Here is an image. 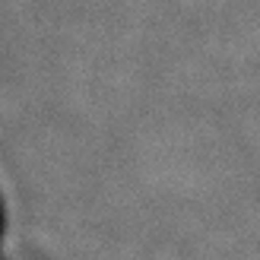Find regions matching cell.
<instances>
[{
  "mask_svg": "<svg viewBox=\"0 0 260 260\" xmlns=\"http://www.w3.org/2000/svg\"><path fill=\"white\" fill-rule=\"evenodd\" d=\"M0 225H4V222H0Z\"/></svg>",
  "mask_w": 260,
  "mask_h": 260,
  "instance_id": "1",
  "label": "cell"
}]
</instances>
